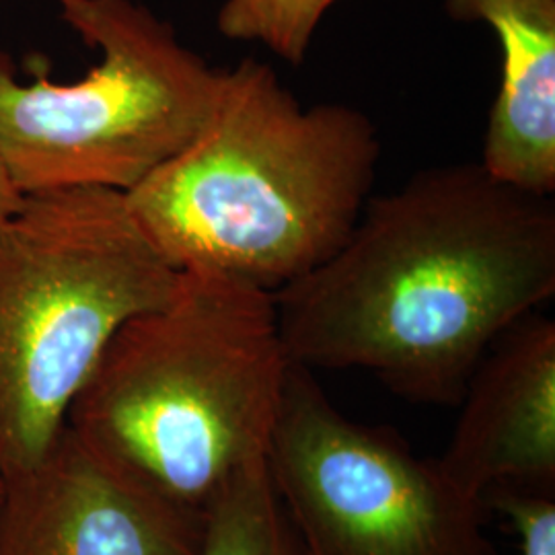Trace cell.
Instances as JSON below:
<instances>
[{"instance_id": "obj_1", "label": "cell", "mask_w": 555, "mask_h": 555, "mask_svg": "<svg viewBox=\"0 0 555 555\" xmlns=\"http://www.w3.org/2000/svg\"><path fill=\"white\" fill-rule=\"evenodd\" d=\"M554 295V196L455 163L371 196L336 254L274 302L291 362L459 405L498 337Z\"/></svg>"}, {"instance_id": "obj_8", "label": "cell", "mask_w": 555, "mask_h": 555, "mask_svg": "<svg viewBox=\"0 0 555 555\" xmlns=\"http://www.w3.org/2000/svg\"><path fill=\"white\" fill-rule=\"evenodd\" d=\"M440 469L483 506L498 490L554 498L555 323L518 319L481 358L459 401Z\"/></svg>"}, {"instance_id": "obj_4", "label": "cell", "mask_w": 555, "mask_h": 555, "mask_svg": "<svg viewBox=\"0 0 555 555\" xmlns=\"http://www.w3.org/2000/svg\"><path fill=\"white\" fill-rule=\"evenodd\" d=\"M114 190L25 194L0 224V477L38 467L119 327L176 295Z\"/></svg>"}, {"instance_id": "obj_2", "label": "cell", "mask_w": 555, "mask_h": 555, "mask_svg": "<svg viewBox=\"0 0 555 555\" xmlns=\"http://www.w3.org/2000/svg\"><path fill=\"white\" fill-rule=\"evenodd\" d=\"M380 140L346 103L302 105L256 59L222 70L198 134L126 192L178 272L274 295L336 254L371 199Z\"/></svg>"}, {"instance_id": "obj_12", "label": "cell", "mask_w": 555, "mask_h": 555, "mask_svg": "<svg viewBox=\"0 0 555 555\" xmlns=\"http://www.w3.org/2000/svg\"><path fill=\"white\" fill-rule=\"evenodd\" d=\"M483 508L502 513L518 537V555H555V500L498 490L483 498Z\"/></svg>"}, {"instance_id": "obj_6", "label": "cell", "mask_w": 555, "mask_h": 555, "mask_svg": "<svg viewBox=\"0 0 555 555\" xmlns=\"http://www.w3.org/2000/svg\"><path fill=\"white\" fill-rule=\"evenodd\" d=\"M266 467L309 555H500L486 508L438 459L344 416L315 371L291 364Z\"/></svg>"}, {"instance_id": "obj_5", "label": "cell", "mask_w": 555, "mask_h": 555, "mask_svg": "<svg viewBox=\"0 0 555 555\" xmlns=\"http://www.w3.org/2000/svg\"><path fill=\"white\" fill-rule=\"evenodd\" d=\"M54 2L100 62L73 82L25 85L0 52V155L23 194H126L198 134L222 70L134 0Z\"/></svg>"}, {"instance_id": "obj_9", "label": "cell", "mask_w": 555, "mask_h": 555, "mask_svg": "<svg viewBox=\"0 0 555 555\" xmlns=\"http://www.w3.org/2000/svg\"><path fill=\"white\" fill-rule=\"evenodd\" d=\"M455 21L488 23L502 79L479 165L539 196L555 192V0H444Z\"/></svg>"}, {"instance_id": "obj_7", "label": "cell", "mask_w": 555, "mask_h": 555, "mask_svg": "<svg viewBox=\"0 0 555 555\" xmlns=\"http://www.w3.org/2000/svg\"><path fill=\"white\" fill-rule=\"evenodd\" d=\"M202 525L64 428L38 467L4 481L0 555H194Z\"/></svg>"}, {"instance_id": "obj_11", "label": "cell", "mask_w": 555, "mask_h": 555, "mask_svg": "<svg viewBox=\"0 0 555 555\" xmlns=\"http://www.w3.org/2000/svg\"><path fill=\"white\" fill-rule=\"evenodd\" d=\"M337 0H224L217 29L233 41H256L300 64L323 15Z\"/></svg>"}, {"instance_id": "obj_13", "label": "cell", "mask_w": 555, "mask_h": 555, "mask_svg": "<svg viewBox=\"0 0 555 555\" xmlns=\"http://www.w3.org/2000/svg\"><path fill=\"white\" fill-rule=\"evenodd\" d=\"M23 198H25V194L15 185V181L11 178V171L0 155V224L7 222L17 212Z\"/></svg>"}, {"instance_id": "obj_3", "label": "cell", "mask_w": 555, "mask_h": 555, "mask_svg": "<svg viewBox=\"0 0 555 555\" xmlns=\"http://www.w3.org/2000/svg\"><path fill=\"white\" fill-rule=\"evenodd\" d=\"M291 364L274 295L181 272L173 297L107 341L64 428L146 492L204 516L266 461Z\"/></svg>"}, {"instance_id": "obj_14", "label": "cell", "mask_w": 555, "mask_h": 555, "mask_svg": "<svg viewBox=\"0 0 555 555\" xmlns=\"http://www.w3.org/2000/svg\"><path fill=\"white\" fill-rule=\"evenodd\" d=\"M2 492H4V479L0 477V500H2Z\"/></svg>"}, {"instance_id": "obj_10", "label": "cell", "mask_w": 555, "mask_h": 555, "mask_svg": "<svg viewBox=\"0 0 555 555\" xmlns=\"http://www.w3.org/2000/svg\"><path fill=\"white\" fill-rule=\"evenodd\" d=\"M194 555H309L278 498L266 461L245 469L212 502Z\"/></svg>"}]
</instances>
